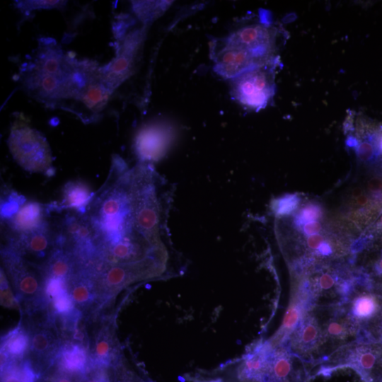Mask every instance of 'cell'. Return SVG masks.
Here are the masks:
<instances>
[{
	"label": "cell",
	"instance_id": "83f0119b",
	"mask_svg": "<svg viewBox=\"0 0 382 382\" xmlns=\"http://www.w3.org/2000/svg\"><path fill=\"white\" fill-rule=\"evenodd\" d=\"M17 7L23 11L37 8H53L63 6L64 1H16Z\"/></svg>",
	"mask_w": 382,
	"mask_h": 382
},
{
	"label": "cell",
	"instance_id": "30bf717a",
	"mask_svg": "<svg viewBox=\"0 0 382 382\" xmlns=\"http://www.w3.org/2000/svg\"><path fill=\"white\" fill-rule=\"evenodd\" d=\"M8 145L14 160L24 170L48 176L54 174L50 145L37 130L29 127H13Z\"/></svg>",
	"mask_w": 382,
	"mask_h": 382
},
{
	"label": "cell",
	"instance_id": "8fae6325",
	"mask_svg": "<svg viewBox=\"0 0 382 382\" xmlns=\"http://www.w3.org/2000/svg\"><path fill=\"white\" fill-rule=\"evenodd\" d=\"M283 344H270L250 382H308V365Z\"/></svg>",
	"mask_w": 382,
	"mask_h": 382
},
{
	"label": "cell",
	"instance_id": "f1b7e54d",
	"mask_svg": "<svg viewBox=\"0 0 382 382\" xmlns=\"http://www.w3.org/2000/svg\"><path fill=\"white\" fill-rule=\"evenodd\" d=\"M371 340L382 343V318L371 333Z\"/></svg>",
	"mask_w": 382,
	"mask_h": 382
},
{
	"label": "cell",
	"instance_id": "ac0fdd59",
	"mask_svg": "<svg viewBox=\"0 0 382 382\" xmlns=\"http://www.w3.org/2000/svg\"><path fill=\"white\" fill-rule=\"evenodd\" d=\"M50 215L49 204L25 202L10 219L4 221V233L17 235L30 232L43 224Z\"/></svg>",
	"mask_w": 382,
	"mask_h": 382
},
{
	"label": "cell",
	"instance_id": "484cf974",
	"mask_svg": "<svg viewBox=\"0 0 382 382\" xmlns=\"http://www.w3.org/2000/svg\"><path fill=\"white\" fill-rule=\"evenodd\" d=\"M67 283L65 279L57 277H45L44 291L48 300L51 301L60 294L67 291Z\"/></svg>",
	"mask_w": 382,
	"mask_h": 382
},
{
	"label": "cell",
	"instance_id": "e0dca14e",
	"mask_svg": "<svg viewBox=\"0 0 382 382\" xmlns=\"http://www.w3.org/2000/svg\"><path fill=\"white\" fill-rule=\"evenodd\" d=\"M67 290L76 308L85 316L100 311L96 274L91 269L77 267L68 281Z\"/></svg>",
	"mask_w": 382,
	"mask_h": 382
},
{
	"label": "cell",
	"instance_id": "4316f807",
	"mask_svg": "<svg viewBox=\"0 0 382 382\" xmlns=\"http://www.w3.org/2000/svg\"><path fill=\"white\" fill-rule=\"evenodd\" d=\"M50 307L54 314L59 315L69 313L76 308L68 291L53 299Z\"/></svg>",
	"mask_w": 382,
	"mask_h": 382
},
{
	"label": "cell",
	"instance_id": "ffe728a7",
	"mask_svg": "<svg viewBox=\"0 0 382 382\" xmlns=\"http://www.w3.org/2000/svg\"><path fill=\"white\" fill-rule=\"evenodd\" d=\"M29 335L21 321L1 339V370L13 362H21L27 357Z\"/></svg>",
	"mask_w": 382,
	"mask_h": 382
},
{
	"label": "cell",
	"instance_id": "2e32d148",
	"mask_svg": "<svg viewBox=\"0 0 382 382\" xmlns=\"http://www.w3.org/2000/svg\"><path fill=\"white\" fill-rule=\"evenodd\" d=\"M171 129L161 123L144 126L134 139V151L140 163L156 161L166 153L172 139Z\"/></svg>",
	"mask_w": 382,
	"mask_h": 382
},
{
	"label": "cell",
	"instance_id": "cb8c5ba5",
	"mask_svg": "<svg viewBox=\"0 0 382 382\" xmlns=\"http://www.w3.org/2000/svg\"><path fill=\"white\" fill-rule=\"evenodd\" d=\"M1 304L8 308L21 311V306L10 287L9 281L2 267H1Z\"/></svg>",
	"mask_w": 382,
	"mask_h": 382
},
{
	"label": "cell",
	"instance_id": "5b68a950",
	"mask_svg": "<svg viewBox=\"0 0 382 382\" xmlns=\"http://www.w3.org/2000/svg\"><path fill=\"white\" fill-rule=\"evenodd\" d=\"M1 258L3 269L21 306V314L50 306L45 294V277L40 267L5 245L1 247Z\"/></svg>",
	"mask_w": 382,
	"mask_h": 382
},
{
	"label": "cell",
	"instance_id": "d4e9b609",
	"mask_svg": "<svg viewBox=\"0 0 382 382\" xmlns=\"http://www.w3.org/2000/svg\"><path fill=\"white\" fill-rule=\"evenodd\" d=\"M110 368L89 364L82 374L81 382H112L108 371Z\"/></svg>",
	"mask_w": 382,
	"mask_h": 382
},
{
	"label": "cell",
	"instance_id": "3957f363",
	"mask_svg": "<svg viewBox=\"0 0 382 382\" xmlns=\"http://www.w3.org/2000/svg\"><path fill=\"white\" fill-rule=\"evenodd\" d=\"M285 37L283 28L272 22L260 21L243 25L212 42L214 70L231 79L249 69L279 61Z\"/></svg>",
	"mask_w": 382,
	"mask_h": 382
},
{
	"label": "cell",
	"instance_id": "7c38bea8",
	"mask_svg": "<svg viewBox=\"0 0 382 382\" xmlns=\"http://www.w3.org/2000/svg\"><path fill=\"white\" fill-rule=\"evenodd\" d=\"M57 236L56 216L50 215L43 224L30 232L17 235L4 233V245L12 248L30 262L42 267L56 247Z\"/></svg>",
	"mask_w": 382,
	"mask_h": 382
},
{
	"label": "cell",
	"instance_id": "52a82bcc",
	"mask_svg": "<svg viewBox=\"0 0 382 382\" xmlns=\"http://www.w3.org/2000/svg\"><path fill=\"white\" fill-rule=\"evenodd\" d=\"M21 315V322L29 335L26 358L35 369L51 366L59 354L63 342L54 325L50 306Z\"/></svg>",
	"mask_w": 382,
	"mask_h": 382
},
{
	"label": "cell",
	"instance_id": "f546056e",
	"mask_svg": "<svg viewBox=\"0 0 382 382\" xmlns=\"http://www.w3.org/2000/svg\"><path fill=\"white\" fill-rule=\"evenodd\" d=\"M378 227H379V228L382 230V215L381 216L380 219L378 222Z\"/></svg>",
	"mask_w": 382,
	"mask_h": 382
},
{
	"label": "cell",
	"instance_id": "277c9868",
	"mask_svg": "<svg viewBox=\"0 0 382 382\" xmlns=\"http://www.w3.org/2000/svg\"><path fill=\"white\" fill-rule=\"evenodd\" d=\"M291 298L307 311L315 306L345 304L361 277L341 261L313 265L293 276Z\"/></svg>",
	"mask_w": 382,
	"mask_h": 382
},
{
	"label": "cell",
	"instance_id": "6da1fadb",
	"mask_svg": "<svg viewBox=\"0 0 382 382\" xmlns=\"http://www.w3.org/2000/svg\"><path fill=\"white\" fill-rule=\"evenodd\" d=\"M132 174V170L120 158L112 159L107 180L84 214L97 238L99 258L107 265L137 262L167 251L137 231Z\"/></svg>",
	"mask_w": 382,
	"mask_h": 382
},
{
	"label": "cell",
	"instance_id": "9c48e42d",
	"mask_svg": "<svg viewBox=\"0 0 382 382\" xmlns=\"http://www.w3.org/2000/svg\"><path fill=\"white\" fill-rule=\"evenodd\" d=\"M280 60L245 71L231 79V98L245 108L259 111L272 100Z\"/></svg>",
	"mask_w": 382,
	"mask_h": 382
},
{
	"label": "cell",
	"instance_id": "7402d4cb",
	"mask_svg": "<svg viewBox=\"0 0 382 382\" xmlns=\"http://www.w3.org/2000/svg\"><path fill=\"white\" fill-rule=\"evenodd\" d=\"M55 361L68 371L83 374L90 364L88 351L81 344L64 342Z\"/></svg>",
	"mask_w": 382,
	"mask_h": 382
},
{
	"label": "cell",
	"instance_id": "5bb4252c",
	"mask_svg": "<svg viewBox=\"0 0 382 382\" xmlns=\"http://www.w3.org/2000/svg\"><path fill=\"white\" fill-rule=\"evenodd\" d=\"M86 316L91 318L96 325L88 335V354L90 364L105 366H115L121 358L120 347L115 327L110 316L100 313V311Z\"/></svg>",
	"mask_w": 382,
	"mask_h": 382
},
{
	"label": "cell",
	"instance_id": "8992f818",
	"mask_svg": "<svg viewBox=\"0 0 382 382\" xmlns=\"http://www.w3.org/2000/svg\"><path fill=\"white\" fill-rule=\"evenodd\" d=\"M345 367L355 371L362 382H382V343L364 339L352 342L331 354L316 373Z\"/></svg>",
	"mask_w": 382,
	"mask_h": 382
},
{
	"label": "cell",
	"instance_id": "603a6c76",
	"mask_svg": "<svg viewBox=\"0 0 382 382\" xmlns=\"http://www.w3.org/2000/svg\"><path fill=\"white\" fill-rule=\"evenodd\" d=\"M26 199L19 195L15 191L7 195V197L1 202V215L3 221L10 219L25 202Z\"/></svg>",
	"mask_w": 382,
	"mask_h": 382
},
{
	"label": "cell",
	"instance_id": "4fadbf2b",
	"mask_svg": "<svg viewBox=\"0 0 382 382\" xmlns=\"http://www.w3.org/2000/svg\"><path fill=\"white\" fill-rule=\"evenodd\" d=\"M360 330V338L371 340V335L382 318V294L373 289L362 277L343 305Z\"/></svg>",
	"mask_w": 382,
	"mask_h": 382
},
{
	"label": "cell",
	"instance_id": "7a4b0ae2",
	"mask_svg": "<svg viewBox=\"0 0 382 382\" xmlns=\"http://www.w3.org/2000/svg\"><path fill=\"white\" fill-rule=\"evenodd\" d=\"M101 67L90 60L65 54L50 38H42L20 79L27 93L49 106L69 110L85 120L98 100L102 88Z\"/></svg>",
	"mask_w": 382,
	"mask_h": 382
},
{
	"label": "cell",
	"instance_id": "44dd1931",
	"mask_svg": "<svg viewBox=\"0 0 382 382\" xmlns=\"http://www.w3.org/2000/svg\"><path fill=\"white\" fill-rule=\"evenodd\" d=\"M41 268L44 277L61 278L68 282L76 270L77 264L66 250L56 245L50 257Z\"/></svg>",
	"mask_w": 382,
	"mask_h": 382
},
{
	"label": "cell",
	"instance_id": "ba28073f",
	"mask_svg": "<svg viewBox=\"0 0 382 382\" xmlns=\"http://www.w3.org/2000/svg\"><path fill=\"white\" fill-rule=\"evenodd\" d=\"M167 260L151 257L141 261L112 265L96 275L100 310L123 288L129 284L161 276L166 270Z\"/></svg>",
	"mask_w": 382,
	"mask_h": 382
},
{
	"label": "cell",
	"instance_id": "d6986e66",
	"mask_svg": "<svg viewBox=\"0 0 382 382\" xmlns=\"http://www.w3.org/2000/svg\"><path fill=\"white\" fill-rule=\"evenodd\" d=\"M95 193L83 181H69L63 187L62 201L59 203H50L52 212L61 213L69 211L84 215L88 211Z\"/></svg>",
	"mask_w": 382,
	"mask_h": 382
},
{
	"label": "cell",
	"instance_id": "9a60e30c",
	"mask_svg": "<svg viewBox=\"0 0 382 382\" xmlns=\"http://www.w3.org/2000/svg\"><path fill=\"white\" fill-rule=\"evenodd\" d=\"M143 38V30L129 33L124 40L116 57L108 65L101 67L103 81L112 91L132 74Z\"/></svg>",
	"mask_w": 382,
	"mask_h": 382
}]
</instances>
